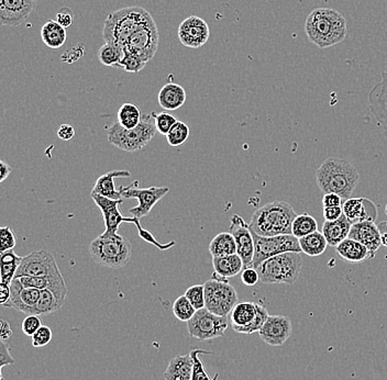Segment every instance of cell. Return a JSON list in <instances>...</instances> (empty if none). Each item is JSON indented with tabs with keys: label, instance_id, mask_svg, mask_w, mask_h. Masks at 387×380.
Segmentation results:
<instances>
[{
	"label": "cell",
	"instance_id": "52",
	"mask_svg": "<svg viewBox=\"0 0 387 380\" xmlns=\"http://www.w3.org/2000/svg\"><path fill=\"white\" fill-rule=\"evenodd\" d=\"M325 221H335L343 216L342 206L341 207H324Z\"/></svg>",
	"mask_w": 387,
	"mask_h": 380
},
{
	"label": "cell",
	"instance_id": "56",
	"mask_svg": "<svg viewBox=\"0 0 387 380\" xmlns=\"http://www.w3.org/2000/svg\"><path fill=\"white\" fill-rule=\"evenodd\" d=\"M10 296H11V289H10V285H6V284H0V305L5 306L10 300Z\"/></svg>",
	"mask_w": 387,
	"mask_h": 380
},
{
	"label": "cell",
	"instance_id": "20",
	"mask_svg": "<svg viewBox=\"0 0 387 380\" xmlns=\"http://www.w3.org/2000/svg\"><path fill=\"white\" fill-rule=\"evenodd\" d=\"M371 115L382 128L387 138V72H383L380 83L376 84L369 94Z\"/></svg>",
	"mask_w": 387,
	"mask_h": 380
},
{
	"label": "cell",
	"instance_id": "22",
	"mask_svg": "<svg viewBox=\"0 0 387 380\" xmlns=\"http://www.w3.org/2000/svg\"><path fill=\"white\" fill-rule=\"evenodd\" d=\"M343 215L352 223L362 221L374 222L378 217L376 206L366 198H350L342 205Z\"/></svg>",
	"mask_w": 387,
	"mask_h": 380
},
{
	"label": "cell",
	"instance_id": "11",
	"mask_svg": "<svg viewBox=\"0 0 387 380\" xmlns=\"http://www.w3.org/2000/svg\"><path fill=\"white\" fill-rule=\"evenodd\" d=\"M228 325V317L215 315L206 308L197 310L195 315L187 322L189 335L199 341H208L223 337Z\"/></svg>",
	"mask_w": 387,
	"mask_h": 380
},
{
	"label": "cell",
	"instance_id": "25",
	"mask_svg": "<svg viewBox=\"0 0 387 380\" xmlns=\"http://www.w3.org/2000/svg\"><path fill=\"white\" fill-rule=\"evenodd\" d=\"M352 225V222L343 215L335 221H325L321 232L326 238L329 247H337L341 242L348 239Z\"/></svg>",
	"mask_w": 387,
	"mask_h": 380
},
{
	"label": "cell",
	"instance_id": "59",
	"mask_svg": "<svg viewBox=\"0 0 387 380\" xmlns=\"http://www.w3.org/2000/svg\"><path fill=\"white\" fill-rule=\"evenodd\" d=\"M381 227H383V228H385V229L387 230V221L386 222H383V223H381Z\"/></svg>",
	"mask_w": 387,
	"mask_h": 380
},
{
	"label": "cell",
	"instance_id": "29",
	"mask_svg": "<svg viewBox=\"0 0 387 380\" xmlns=\"http://www.w3.org/2000/svg\"><path fill=\"white\" fill-rule=\"evenodd\" d=\"M213 273L227 279L238 275L245 268V264L238 254L213 257Z\"/></svg>",
	"mask_w": 387,
	"mask_h": 380
},
{
	"label": "cell",
	"instance_id": "18",
	"mask_svg": "<svg viewBox=\"0 0 387 380\" xmlns=\"http://www.w3.org/2000/svg\"><path fill=\"white\" fill-rule=\"evenodd\" d=\"M293 333V324L286 315H269L262 329L259 331L264 343L270 346H282Z\"/></svg>",
	"mask_w": 387,
	"mask_h": 380
},
{
	"label": "cell",
	"instance_id": "44",
	"mask_svg": "<svg viewBox=\"0 0 387 380\" xmlns=\"http://www.w3.org/2000/svg\"><path fill=\"white\" fill-rule=\"evenodd\" d=\"M152 117L155 119L157 132L162 134V135H165V137H167L169 130L173 128V125L179 121L176 117L169 113H152Z\"/></svg>",
	"mask_w": 387,
	"mask_h": 380
},
{
	"label": "cell",
	"instance_id": "4",
	"mask_svg": "<svg viewBox=\"0 0 387 380\" xmlns=\"http://www.w3.org/2000/svg\"><path fill=\"white\" fill-rule=\"evenodd\" d=\"M155 21L145 8H121L111 13L103 22V37L105 43H113L123 49V44L138 30Z\"/></svg>",
	"mask_w": 387,
	"mask_h": 380
},
{
	"label": "cell",
	"instance_id": "34",
	"mask_svg": "<svg viewBox=\"0 0 387 380\" xmlns=\"http://www.w3.org/2000/svg\"><path fill=\"white\" fill-rule=\"evenodd\" d=\"M21 261L23 257L18 256L13 250L1 253V283L6 285L13 283Z\"/></svg>",
	"mask_w": 387,
	"mask_h": 380
},
{
	"label": "cell",
	"instance_id": "48",
	"mask_svg": "<svg viewBox=\"0 0 387 380\" xmlns=\"http://www.w3.org/2000/svg\"><path fill=\"white\" fill-rule=\"evenodd\" d=\"M42 327V320L39 315H29L23 322V332L27 337H33L35 332Z\"/></svg>",
	"mask_w": 387,
	"mask_h": 380
},
{
	"label": "cell",
	"instance_id": "60",
	"mask_svg": "<svg viewBox=\"0 0 387 380\" xmlns=\"http://www.w3.org/2000/svg\"><path fill=\"white\" fill-rule=\"evenodd\" d=\"M385 213H386V216H387V203H386V206H385Z\"/></svg>",
	"mask_w": 387,
	"mask_h": 380
},
{
	"label": "cell",
	"instance_id": "31",
	"mask_svg": "<svg viewBox=\"0 0 387 380\" xmlns=\"http://www.w3.org/2000/svg\"><path fill=\"white\" fill-rule=\"evenodd\" d=\"M67 29L62 27L57 20H47L41 29V39L47 48L57 50L67 42Z\"/></svg>",
	"mask_w": 387,
	"mask_h": 380
},
{
	"label": "cell",
	"instance_id": "57",
	"mask_svg": "<svg viewBox=\"0 0 387 380\" xmlns=\"http://www.w3.org/2000/svg\"><path fill=\"white\" fill-rule=\"evenodd\" d=\"M13 172V169L8 165L5 162H0V183L6 181V178L9 177L10 173Z\"/></svg>",
	"mask_w": 387,
	"mask_h": 380
},
{
	"label": "cell",
	"instance_id": "24",
	"mask_svg": "<svg viewBox=\"0 0 387 380\" xmlns=\"http://www.w3.org/2000/svg\"><path fill=\"white\" fill-rule=\"evenodd\" d=\"M131 173L129 171H111L109 173L103 174L96 181L91 194L93 195H101L103 197L111 198L113 200L123 199L120 190L116 188V178L130 177Z\"/></svg>",
	"mask_w": 387,
	"mask_h": 380
},
{
	"label": "cell",
	"instance_id": "8",
	"mask_svg": "<svg viewBox=\"0 0 387 380\" xmlns=\"http://www.w3.org/2000/svg\"><path fill=\"white\" fill-rule=\"evenodd\" d=\"M157 132L152 115H143L142 120L135 129H125L116 122L107 131V137L113 147L125 152H137L147 145Z\"/></svg>",
	"mask_w": 387,
	"mask_h": 380
},
{
	"label": "cell",
	"instance_id": "14",
	"mask_svg": "<svg viewBox=\"0 0 387 380\" xmlns=\"http://www.w3.org/2000/svg\"><path fill=\"white\" fill-rule=\"evenodd\" d=\"M62 275L55 256L45 250L32 252L23 257V261L18 268L16 278L21 276L30 277H55Z\"/></svg>",
	"mask_w": 387,
	"mask_h": 380
},
{
	"label": "cell",
	"instance_id": "1",
	"mask_svg": "<svg viewBox=\"0 0 387 380\" xmlns=\"http://www.w3.org/2000/svg\"><path fill=\"white\" fill-rule=\"evenodd\" d=\"M305 31L309 41L322 50L335 47L348 35L346 18L332 8L313 10L307 17Z\"/></svg>",
	"mask_w": 387,
	"mask_h": 380
},
{
	"label": "cell",
	"instance_id": "42",
	"mask_svg": "<svg viewBox=\"0 0 387 380\" xmlns=\"http://www.w3.org/2000/svg\"><path fill=\"white\" fill-rule=\"evenodd\" d=\"M147 64L145 60L138 57L135 54L125 52V55H123V60L119 63L118 69H123V71L128 72V73L138 74L145 69Z\"/></svg>",
	"mask_w": 387,
	"mask_h": 380
},
{
	"label": "cell",
	"instance_id": "37",
	"mask_svg": "<svg viewBox=\"0 0 387 380\" xmlns=\"http://www.w3.org/2000/svg\"><path fill=\"white\" fill-rule=\"evenodd\" d=\"M318 231V223L314 217L304 212L302 215H297L292 225V234L297 239H302L308 234Z\"/></svg>",
	"mask_w": 387,
	"mask_h": 380
},
{
	"label": "cell",
	"instance_id": "17",
	"mask_svg": "<svg viewBox=\"0 0 387 380\" xmlns=\"http://www.w3.org/2000/svg\"><path fill=\"white\" fill-rule=\"evenodd\" d=\"M38 0H0V22L6 27H18L27 21Z\"/></svg>",
	"mask_w": 387,
	"mask_h": 380
},
{
	"label": "cell",
	"instance_id": "36",
	"mask_svg": "<svg viewBox=\"0 0 387 380\" xmlns=\"http://www.w3.org/2000/svg\"><path fill=\"white\" fill-rule=\"evenodd\" d=\"M63 307L57 296L52 293L51 290H41L39 300L33 310V315H51L53 312L57 311Z\"/></svg>",
	"mask_w": 387,
	"mask_h": 380
},
{
	"label": "cell",
	"instance_id": "49",
	"mask_svg": "<svg viewBox=\"0 0 387 380\" xmlns=\"http://www.w3.org/2000/svg\"><path fill=\"white\" fill-rule=\"evenodd\" d=\"M241 281L247 287H253L257 285L260 281V275L257 273V268L252 267V266L243 268L242 273H241Z\"/></svg>",
	"mask_w": 387,
	"mask_h": 380
},
{
	"label": "cell",
	"instance_id": "43",
	"mask_svg": "<svg viewBox=\"0 0 387 380\" xmlns=\"http://www.w3.org/2000/svg\"><path fill=\"white\" fill-rule=\"evenodd\" d=\"M257 317H255L254 321L252 323L249 324L248 327L242 328V329L238 330L237 333L241 334H252L255 332L260 331L267 322V318H269V312H267V308L261 303H257Z\"/></svg>",
	"mask_w": 387,
	"mask_h": 380
},
{
	"label": "cell",
	"instance_id": "53",
	"mask_svg": "<svg viewBox=\"0 0 387 380\" xmlns=\"http://www.w3.org/2000/svg\"><path fill=\"white\" fill-rule=\"evenodd\" d=\"M342 200L337 194H325L322 205L324 207H341L343 205Z\"/></svg>",
	"mask_w": 387,
	"mask_h": 380
},
{
	"label": "cell",
	"instance_id": "46",
	"mask_svg": "<svg viewBox=\"0 0 387 380\" xmlns=\"http://www.w3.org/2000/svg\"><path fill=\"white\" fill-rule=\"evenodd\" d=\"M53 339V332L47 325H42L35 335L32 337V346L35 349H41L47 346Z\"/></svg>",
	"mask_w": 387,
	"mask_h": 380
},
{
	"label": "cell",
	"instance_id": "45",
	"mask_svg": "<svg viewBox=\"0 0 387 380\" xmlns=\"http://www.w3.org/2000/svg\"><path fill=\"white\" fill-rule=\"evenodd\" d=\"M196 310L205 308V285L191 286L184 294Z\"/></svg>",
	"mask_w": 387,
	"mask_h": 380
},
{
	"label": "cell",
	"instance_id": "12",
	"mask_svg": "<svg viewBox=\"0 0 387 380\" xmlns=\"http://www.w3.org/2000/svg\"><path fill=\"white\" fill-rule=\"evenodd\" d=\"M139 186V181H135L128 187L120 186L121 196L123 199H130L135 198L139 201L137 207L131 208L129 210L133 217L137 219L147 217L150 212L152 211L153 207L162 199L167 194H169V187H150V188H137Z\"/></svg>",
	"mask_w": 387,
	"mask_h": 380
},
{
	"label": "cell",
	"instance_id": "9",
	"mask_svg": "<svg viewBox=\"0 0 387 380\" xmlns=\"http://www.w3.org/2000/svg\"><path fill=\"white\" fill-rule=\"evenodd\" d=\"M205 285V308L215 315L228 317L239 303L238 294L227 278L213 274Z\"/></svg>",
	"mask_w": 387,
	"mask_h": 380
},
{
	"label": "cell",
	"instance_id": "2",
	"mask_svg": "<svg viewBox=\"0 0 387 380\" xmlns=\"http://www.w3.org/2000/svg\"><path fill=\"white\" fill-rule=\"evenodd\" d=\"M316 181L322 193L337 194L347 200L356 190L360 174L347 160L329 157L317 169Z\"/></svg>",
	"mask_w": 387,
	"mask_h": 380
},
{
	"label": "cell",
	"instance_id": "3",
	"mask_svg": "<svg viewBox=\"0 0 387 380\" xmlns=\"http://www.w3.org/2000/svg\"><path fill=\"white\" fill-rule=\"evenodd\" d=\"M297 213L294 208L282 200H275L255 210L249 227L261 237L292 234V225Z\"/></svg>",
	"mask_w": 387,
	"mask_h": 380
},
{
	"label": "cell",
	"instance_id": "26",
	"mask_svg": "<svg viewBox=\"0 0 387 380\" xmlns=\"http://www.w3.org/2000/svg\"><path fill=\"white\" fill-rule=\"evenodd\" d=\"M159 104L167 111H174L184 105L186 101V91L179 84L167 83L159 91Z\"/></svg>",
	"mask_w": 387,
	"mask_h": 380
},
{
	"label": "cell",
	"instance_id": "50",
	"mask_svg": "<svg viewBox=\"0 0 387 380\" xmlns=\"http://www.w3.org/2000/svg\"><path fill=\"white\" fill-rule=\"evenodd\" d=\"M15 359L10 354L9 345L7 342L0 341V367L3 368L5 366L13 365Z\"/></svg>",
	"mask_w": 387,
	"mask_h": 380
},
{
	"label": "cell",
	"instance_id": "19",
	"mask_svg": "<svg viewBox=\"0 0 387 380\" xmlns=\"http://www.w3.org/2000/svg\"><path fill=\"white\" fill-rule=\"evenodd\" d=\"M10 289H11L10 300L4 307L13 308L26 315H33V310L41 295V290L25 287L18 278H15L13 283L10 284Z\"/></svg>",
	"mask_w": 387,
	"mask_h": 380
},
{
	"label": "cell",
	"instance_id": "58",
	"mask_svg": "<svg viewBox=\"0 0 387 380\" xmlns=\"http://www.w3.org/2000/svg\"><path fill=\"white\" fill-rule=\"evenodd\" d=\"M381 240H382L383 247H387V230L385 232H382V235H381Z\"/></svg>",
	"mask_w": 387,
	"mask_h": 380
},
{
	"label": "cell",
	"instance_id": "16",
	"mask_svg": "<svg viewBox=\"0 0 387 380\" xmlns=\"http://www.w3.org/2000/svg\"><path fill=\"white\" fill-rule=\"evenodd\" d=\"M230 233L237 243V254L240 256L245 267L252 266L254 257V239L248 223L239 215H233L230 221Z\"/></svg>",
	"mask_w": 387,
	"mask_h": 380
},
{
	"label": "cell",
	"instance_id": "32",
	"mask_svg": "<svg viewBox=\"0 0 387 380\" xmlns=\"http://www.w3.org/2000/svg\"><path fill=\"white\" fill-rule=\"evenodd\" d=\"M209 252L213 257L237 254V243L230 232H221L211 240Z\"/></svg>",
	"mask_w": 387,
	"mask_h": 380
},
{
	"label": "cell",
	"instance_id": "38",
	"mask_svg": "<svg viewBox=\"0 0 387 380\" xmlns=\"http://www.w3.org/2000/svg\"><path fill=\"white\" fill-rule=\"evenodd\" d=\"M123 55H125L123 50L113 43L103 44L99 51V61L107 67H117L118 69Z\"/></svg>",
	"mask_w": 387,
	"mask_h": 380
},
{
	"label": "cell",
	"instance_id": "54",
	"mask_svg": "<svg viewBox=\"0 0 387 380\" xmlns=\"http://www.w3.org/2000/svg\"><path fill=\"white\" fill-rule=\"evenodd\" d=\"M57 135L63 141H71L75 137V130H74L73 125H62L57 131Z\"/></svg>",
	"mask_w": 387,
	"mask_h": 380
},
{
	"label": "cell",
	"instance_id": "33",
	"mask_svg": "<svg viewBox=\"0 0 387 380\" xmlns=\"http://www.w3.org/2000/svg\"><path fill=\"white\" fill-rule=\"evenodd\" d=\"M299 247L303 253L308 256H319L324 254L328 247V242L322 232L316 231L299 239Z\"/></svg>",
	"mask_w": 387,
	"mask_h": 380
},
{
	"label": "cell",
	"instance_id": "41",
	"mask_svg": "<svg viewBox=\"0 0 387 380\" xmlns=\"http://www.w3.org/2000/svg\"><path fill=\"white\" fill-rule=\"evenodd\" d=\"M189 127L183 121H177L167 135V143L173 147H181L189 140Z\"/></svg>",
	"mask_w": 387,
	"mask_h": 380
},
{
	"label": "cell",
	"instance_id": "15",
	"mask_svg": "<svg viewBox=\"0 0 387 380\" xmlns=\"http://www.w3.org/2000/svg\"><path fill=\"white\" fill-rule=\"evenodd\" d=\"M179 41L189 49H199L208 41L211 30L208 23L198 16H191L181 21L177 31Z\"/></svg>",
	"mask_w": 387,
	"mask_h": 380
},
{
	"label": "cell",
	"instance_id": "6",
	"mask_svg": "<svg viewBox=\"0 0 387 380\" xmlns=\"http://www.w3.org/2000/svg\"><path fill=\"white\" fill-rule=\"evenodd\" d=\"M91 196L94 203L101 209V213H103L106 228L103 235H105V237H111V235L118 234V230H119L120 225H123V222H127V223H135V227L138 228V231H139L140 237L142 238L147 243L153 244L157 249L165 251V250L174 247V241H172L169 244H162L157 241L151 232L143 229L140 225L139 219H137V218L123 217L120 211H119V206L123 203V199L113 200L101 195H93V194H91Z\"/></svg>",
	"mask_w": 387,
	"mask_h": 380
},
{
	"label": "cell",
	"instance_id": "7",
	"mask_svg": "<svg viewBox=\"0 0 387 380\" xmlns=\"http://www.w3.org/2000/svg\"><path fill=\"white\" fill-rule=\"evenodd\" d=\"M303 259L301 253L287 252L273 256L271 259L263 262L257 268L260 275V281L267 285H277L286 284L293 285L298 279L302 271Z\"/></svg>",
	"mask_w": 387,
	"mask_h": 380
},
{
	"label": "cell",
	"instance_id": "51",
	"mask_svg": "<svg viewBox=\"0 0 387 380\" xmlns=\"http://www.w3.org/2000/svg\"><path fill=\"white\" fill-rule=\"evenodd\" d=\"M57 21L59 22L62 27L65 28V29L71 27L74 21L73 11L69 7L62 8V9L59 10V13H57Z\"/></svg>",
	"mask_w": 387,
	"mask_h": 380
},
{
	"label": "cell",
	"instance_id": "40",
	"mask_svg": "<svg viewBox=\"0 0 387 380\" xmlns=\"http://www.w3.org/2000/svg\"><path fill=\"white\" fill-rule=\"evenodd\" d=\"M196 311L197 310L194 308L185 295L179 296L173 305V313L175 318L181 322H189L195 315Z\"/></svg>",
	"mask_w": 387,
	"mask_h": 380
},
{
	"label": "cell",
	"instance_id": "10",
	"mask_svg": "<svg viewBox=\"0 0 387 380\" xmlns=\"http://www.w3.org/2000/svg\"><path fill=\"white\" fill-rule=\"evenodd\" d=\"M254 239V257H253L252 267L257 268L263 262L271 259L273 256L287 252L301 253L302 249L299 247V239L293 234H282L275 237H261L259 234L252 232Z\"/></svg>",
	"mask_w": 387,
	"mask_h": 380
},
{
	"label": "cell",
	"instance_id": "23",
	"mask_svg": "<svg viewBox=\"0 0 387 380\" xmlns=\"http://www.w3.org/2000/svg\"><path fill=\"white\" fill-rule=\"evenodd\" d=\"M20 283L25 287L35 288V289L51 290L52 293L57 296L60 303L64 305L65 298L67 295V287L63 276L59 275L55 277H30V276H21L18 277Z\"/></svg>",
	"mask_w": 387,
	"mask_h": 380
},
{
	"label": "cell",
	"instance_id": "5",
	"mask_svg": "<svg viewBox=\"0 0 387 380\" xmlns=\"http://www.w3.org/2000/svg\"><path fill=\"white\" fill-rule=\"evenodd\" d=\"M89 250L95 263L113 269L125 267L133 256L130 242L120 234L111 237L101 234L91 241Z\"/></svg>",
	"mask_w": 387,
	"mask_h": 380
},
{
	"label": "cell",
	"instance_id": "27",
	"mask_svg": "<svg viewBox=\"0 0 387 380\" xmlns=\"http://www.w3.org/2000/svg\"><path fill=\"white\" fill-rule=\"evenodd\" d=\"M336 250L341 259L348 263H363L366 259H373V256L371 255L370 251L366 249V247L356 240L350 239V238L341 242Z\"/></svg>",
	"mask_w": 387,
	"mask_h": 380
},
{
	"label": "cell",
	"instance_id": "13",
	"mask_svg": "<svg viewBox=\"0 0 387 380\" xmlns=\"http://www.w3.org/2000/svg\"><path fill=\"white\" fill-rule=\"evenodd\" d=\"M159 35L157 22L152 21L138 30L123 44V50L133 53L149 63L159 49Z\"/></svg>",
	"mask_w": 387,
	"mask_h": 380
},
{
	"label": "cell",
	"instance_id": "47",
	"mask_svg": "<svg viewBox=\"0 0 387 380\" xmlns=\"http://www.w3.org/2000/svg\"><path fill=\"white\" fill-rule=\"evenodd\" d=\"M16 244H17V241H16L13 230L6 225L0 228V253L13 250Z\"/></svg>",
	"mask_w": 387,
	"mask_h": 380
},
{
	"label": "cell",
	"instance_id": "30",
	"mask_svg": "<svg viewBox=\"0 0 387 380\" xmlns=\"http://www.w3.org/2000/svg\"><path fill=\"white\" fill-rule=\"evenodd\" d=\"M257 303L251 301L238 303L230 313L231 327L235 332L242 328L248 327L257 317Z\"/></svg>",
	"mask_w": 387,
	"mask_h": 380
},
{
	"label": "cell",
	"instance_id": "28",
	"mask_svg": "<svg viewBox=\"0 0 387 380\" xmlns=\"http://www.w3.org/2000/svg\"><path fill=\"white\" fill-rule=\"evenodd\" d=\"M193 375V359L191 354L175 356L169 362L164 371L165 380H191Z\"/></svg>",
	"mask_w": 387,
	"mask_h": 380
},
{
	"label": "cell",
	"instance_id": "39",
	"mask_svg": "<svg viewBox=\"0 0 387 380\" xmlns=\"http://www.w3.org/2000/svg\"><path fill=\"white\" fill-rule=\"evenodd\" d=\"M191 359H193V375H191V380H217L218 379L219 375L216 374L215 378L211 379L208 376V373L206 371V368L203 365V362L199 359V354H213V352L205 351V350L201 349H194L191 352Z\"/></svg>",
	"mask_w": 387,
	"mask_h": 380
},
{
	"label": "cell",
	"instance_id": "35",
	"mask_svg": "<svg viewBox=\"0 0 387 380\" xmlns=\"http://www.w3.org/2000/svg\"><path fill=\"white\" fill-rule=\"evenodd\" d=\"M142 120V115L137 106L125 103L118 110V123L125 129H135Z\"/></svg>",
	"mask_w": 387,
	"mask_h": 380
},
{
	"label": "cell",
	"instance_id": "55",
	"mask_svg": "<svg viewBox=\"0 0 387 380\" xmlns=\"http://www.w3.org/2000/svg\"><path fill=\"white\" fill-rule=\"evenodd\" d=\"M11 335H13V330H11L10 324L5 320H1L0 321V339L7 342Z\"/></svg>",
	"mask_w": 387,
	"mask_h": 380
},
{
	"label": "cell",
	"instance_id": "21",
	"mask_svg": "<svg viewBox=\"0 0 387 380\" xmlns=\"http://www.w3.org/2000/svg\"><path fill=\"white\" fill-rule=\"evenodd\" d=\"M381 235L382 232L374 222L362 221L353 223L349 238L362 243L370 251L371 255L374 257L378 250L382 247Z\"/></svg>",
	"mask_w": 387,
	"mask_h": 380
}]
</instances>
